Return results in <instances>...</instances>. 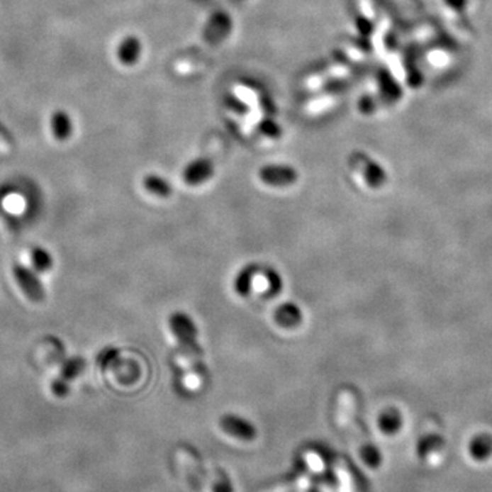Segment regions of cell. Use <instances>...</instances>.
Instances as JSON below:
<instances>
[{
  "label": "cell",
  "instance_id": "6da1fadb",
  "mask_svg": "<svg viewBox=\"0 0 492 492\" xmlns=\"http://www.w3.org/2000/svg\"><path fill=\"white\" fill-rule=\"evenodd\" d=\"M170 328L181 345L193 352L199 350L197 345V327L189 315L184 312H175L170 316Z\"/></svg>",
  "mask_w": 492,
  "mask_h": 492
},
{
  "label": "cell",
  "instance_id": "7a4b0ae2",
  "mask_svg": "<svg viewBox=\"0 0 492 492\" xmlns=\"http://www.w3.org/2000/svg\"><path fill=\"white\" fill-rule=\"evenodd\" d=\"M13 272H14V278L18 284L19 289L25 293V296L30 301L41 303L44 300L45 290H44V287L40 282L35 271L29 269L25 265L16 264L13 268Z\"/></svg>",
  "mask_w": 492,
  "mask_h": 492
},
{
  "label": "cell",
  "instance_id": "3957f363",
  "mask_svg": "<svg viewBox=\"0 0 492 492\" xmlns=\"http://www.w3.org/2000/svg\"><path fill=\"white\" fill-rule=\"evenodd\" d=\"M259 178L271 186H286L297 181L298 174L290 166H265L259 171Z\"/></svg>",
  "mask_w": 492,
  "mask_h": 492
},
{
  "label": "cell",
  "instance_id": "277c9868",
  "mask_svg": "<svg viewBox=\"0 0 492 492\" xmlns=\"http://www.w3.org/2000/svg\"><path fill=\"white\" fill-rule=\"evenodd\" d=\"M213 174V164L208 159H196L184 170V181L189 185H199L206 182Z\"/></svg>",
  "mask_w": 492,
  "mask_h": 492
},
{
  "label": "cell",
  "instance_id": "5b68a950",
  "mask_svg": "<svg viewBox=\"0 0 492 492\" xmlns=\"http://www.w3.org/2000/svg\"><path fill=\"white\" fill-rule=\"evenodd\" d=\"M222 428L231 435L237 436L244 440H250L256 435L255 427L241 417L235 415H226L222 418Z\"/></svg>",
  "mask_w": 492,
  "mask_h": 492
},
{
  "label": "cell",
  "instance_id": "8992f818",
  "mask_svg": "<svg viewBox=\"0 0 492 492\" xmlns=\"http://www.w3.org/2000/svg\"><path fill=\"white\" fill-rule=\"evenodd\" d=\"M303 320V312L298 308V305L293 303H282L276 311H275V322L279 325L291 328L298 325Z\"/></svg>",
  "mask_w": 492,
  "mask_h": 492
},
{
  "label": "cell",
  "instance_id": "52a82bcc",
  "mask_svg": "<svg viewBox=\"0 0 492 492\" xmlns=\"http://www.w3.org/2000/svg\"><path fill=\"white\" fill-rule=\"evenodd\" d=\"M357 162L362 164L364 178L368 182V185H371V188H379L381 184H384L386 172L378 166V163L367 159L362 155H357Z\"/></svg>",
  "mask_w": 492,
  "mask_h": 492
},
{
  "label": "cell",
  "instance_id": "ba28073f",
  "mask_svg": "<svg viewBox=\"0 0 492 492\" xmlns=\"http://www.w3.org/2000/svg\"><path fill=\"white\" fill-rule=\"evenodd\" d=\"M118 59L123 63V65H134L140 54H141V43L135 36H129V38L122 40V43L118 47Z\"/></svg>",
  "mask_w": 492,
  "mask_h": 492
},
{
  "label": "cell",
  "instance_id": "9c48e42d",
  "mask_svg": "<svg viewBox=\"0 0 492 492\" xmlns=\"http://www.w3.org/2000/svg\"><path fill=\"white\" fill-rule=\"evenodd\" d=\"M469 454L476 461H487L492 455V436L488 434L474 436L469 443Z\"/></svg>",
  "mask_w": 492,
  "mask_h": 492
},
{
  "label": "cell",
  "instance_id": "30bf717a",
  "mask_svg": "<svg viewBox=\"0 0 492 492\" xmlns=\"http://www.w3.org/2000/svg\"><path fill=\"white\" fill-rule=\"evenodd\" d=\"M51 129H52L54 137L59 141H65L70 138L73 133V123L69 114L65 111L54 113L51 118Z\"/></svg>",
  "mask_w": 492,
  "mask_h": 492
},
{
  "label": "cell",
  "instance_id": "8fae6325",
  "mask_svg": "<svg viewBox=\"0 0 492 492\" xmlns=\"http://www.w3.org/2000/svg\"><path fill=\"white\" fill-rule=\"evenodd\" d=\"M85 368V360L82 357H73L66 361L60 369V376L55 379L59 383H63L70 387V381L81 375Z\"/></svg>",
  "mask_w": 492,
  "mask_h": 492
},
{
  "label": "cell",
  "instance_id": "7c38bea8",
  "mask_svg": "<svg viewBox=\"0 0 492 492\" xmlns=\"http://www.w3.org/2000/svg\"><path fill=\"white\" fill-rule=\"evenodd\" d=\"M401 425H402V417L396 409H388L379 417V428L384 434H388V435L396 434L401 430Z\"/></svg>",
  "mask_w": 492,
  "mask_h": 492
},
{
  "label": "cell",
  "instance_id": "4fadbf2b",
  "mask_svg": "<svg viewBox=\"0 0 492 492\" xmlns=\"http://www.w3.org/2000/svg\"><path fill=\"white\" fill-rule=\"evenodd\" d=\"M144 188L151 191L152 194L159 197H167L171 194V185L167 179L159 177V175H148L144 179Z\"/></svg>",
  "mask_w": 492,
  "mask_h": 492
},
{
  "label": "cell",
  "instance_id": "5bb4252c",
  "mask_svg": "<svg viewBox=\"0 0 492 492\" xmlns=\"http://www.w3.org/2000/svg\"><path fill=\"white\" fill-rule=\"evenodd\" d=\"M30 260H32V265L35 267V269L38 272H47L48 269L52 268V264H54L52 257L48 253V250L41 247V246H36L30 250Z\"/></svg>",
  "mask_w": 492,
  "mask_h": 492
},
{
  "label": "cell",
  "instance_id": "9a60e30c",
  "mask_svg": "<svg viewBox=\"0 0 492 492\" xmlns=\"http://www.w3.org/2000/svg\"><path fill=\"white\" fill-rule=\"evenodd\" d=\"M253 275H255V268L253 267H246L244 268L238 276L235 278L234 287L235 291L241 296H247L250 293L252 289V281H253Z\"/></svg>",
  "mask_w": 492,
  "mask_h": 492
},
{
  "label": "cell",
  "instance_id": "2e32d148",
  "mask_svg": "<svg viewBox=\"0 0 492 492\" xmlns=\"http://www.w3.org/2000/svg\"><path fill=\"white\" fill-rule=\"evenodd\" d=\"M265 276H267V282H268V291L269 294H276L281 289H282V279L278 275L276 271L274 269H267L265 271Z\"/></svg>",
  "mask_w": 492,
  "mask_h": 492
},
{
  "label": "cell",
  "instance_id": "e0dca14e",
  "mask_svg": "<svg viewBox=\"0 0 492 492\" xmlns=\"http://www.w3.org/2000/svg\"><path fill=\"white\" fill-rule=\"evenodd\" d=\"M361 454L364 457V461L371 465V466H376L380 462V454H379L376 447L374 446H364L361 450Z\"/></svg>",
  "mask_w": 492,
  "mask_h": 492
},
{
  "label": "cell",
  "instance_id": "ac0fdd59",
  "mask_svg": "<svg viewBox=\"0 0 492 492\" xmlns=\"http://www.w3.org/2000/svg\"><path fill=\"white\" fill-rule=\"evenodd\" d=\"M0 150H7V145H6V142H4L1 135H0Z\"/></svg>",
  "mask_w": 492,
  "mask_h": 492
}]
</instances>
